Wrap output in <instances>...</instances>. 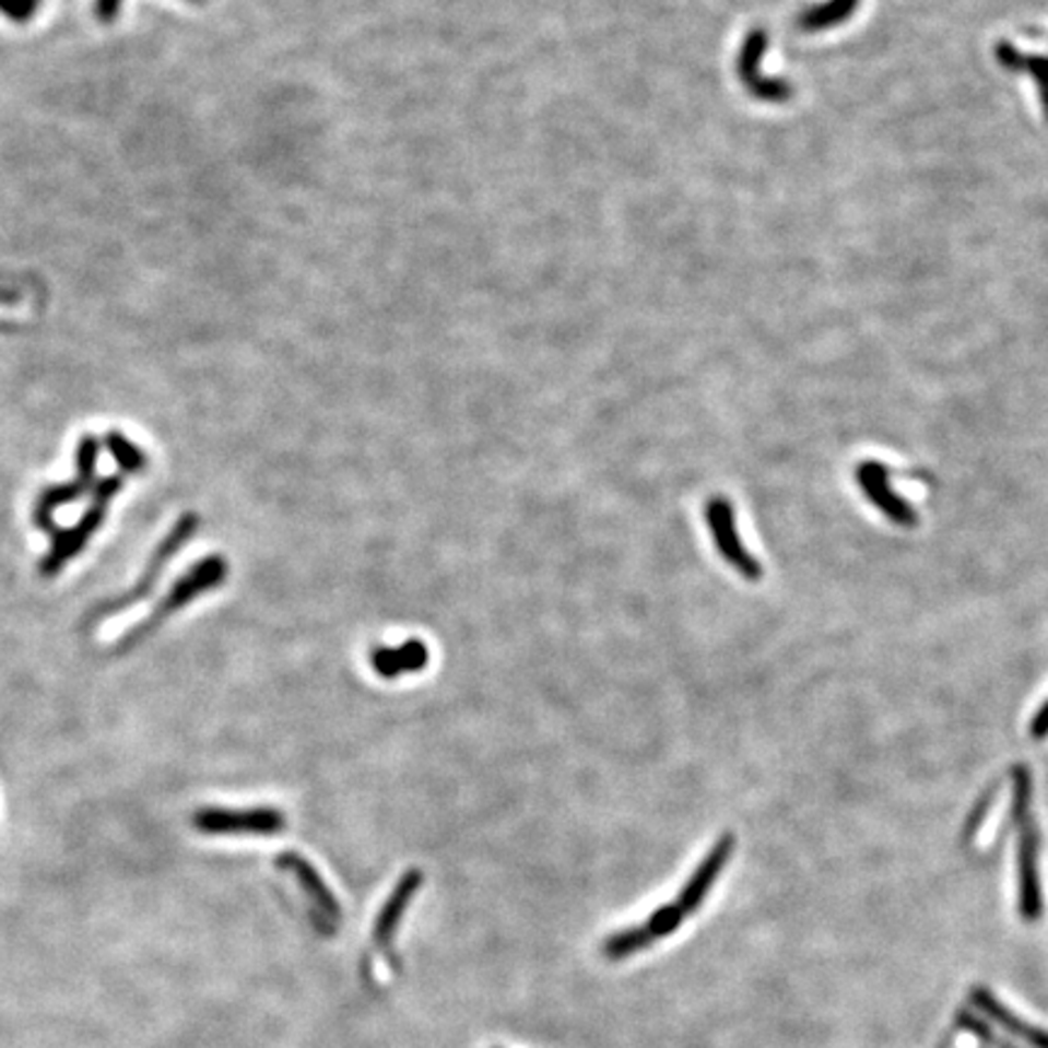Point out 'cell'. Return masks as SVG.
Returning <instances> with one entry per match:
<instances>
[{"label":"cell","instance_id":"obj_6","mask_svg":"<svg viewBox=\"0 0 1048 1048\" xmlns=\"http://www.w3.org/2000/svg\"><path fill=\"white\" fill-rule=\"evenodd\" d=\"M192 825L204 835H278L286 827V815L272 806L256 809H200Z\"/></svg>","mask_w":1048,"mask_h":1048},{"label":"cell","instance_id":"obj_18","mask_svg":"<svg viewBox=\"0 0 1048 1048\" xmlns=\"http://www.w3.org/2000/svg\"><path fill=\"white\" fill-rule=\"evenodd\" d=\"M685 918H687V915L682 912L678 903H670V906H660V908L650 912V918L646 922V930L653 934V940H658V937H670L672 932L680 928L682 922H685Z\"/></svg>","mask_w":1048,"mask_h":1048},{"label":"cell","instance_id":"obj_10","mask_svg":"<svg viewBox=\"0 0 1048 1048\" xmlns=\"http://www.w3.org/2000/svg\"><path fill=\"white\" fill-rule=\"evenodd\" d=\"M733 849H735V837L731 833L721 835L719 840L714 843V847L709 849V852H706L704 862L697 869H694V874L690 876L687 884L682 886V891H680L678 906L682 908V912L690 915L702 906L706 896H709L711 886L716 884V879H719L721 871L726 869L728 859H731V855H733Z\"/></svg>","mask_w":1048,"mask_h":1048},{"label":"cell","instance_id":"obj_17","mask_svg":"<svg viewBox=\"0 0 1048 1048\" xmlns=\"http://www.w3.org/2000/svg\"><path fill=\"white\" fill-rule=\"evenodd\" d=\"M650 942H653V934H650L646 928H626L614 932L612 937H607L602 944V952L607 958L612 962H622V958L634 956L636 952H641Z\"/></svg>","mask_w":1048,"mask_h":1048},{"label":"cell","instance_id":"obj_9","mask_svg":"<svg viewBox=\"0 0 1048 1048\" xmlns=\"http://www.w3.org/2000/svg\"><path fill=\"white\" fill-rule=\"evenodd\" d=\"M857 481L859 488L864 491L871 505L879 507L888 520L898 522L900 527H915L918 525V513L912 510V505L908 501H903L900 495L888 485V473L886 467L879 464V461H862L857 467Z\"/></svg>","mask_w":1048,"mask_h":1048},{"label":"cell","instance_id":"obj_14","mask_svg":"<svg viewBox=\"0 0 1048 1048\" xmlns=\"http://www.w3.org/2000/svg\"><path fill=\"white\" fill-rule=\"evenodd\" d=\"M968 998L970 1002H974L976 1010H980L984 1014H988V1017L1000 1024L1002 1029H1005L1008 1034L1012 1036H1017V1039H1022L1024 1044H1029L1034 1048H1048V1032L1046 1029H1039V1027H1034V1024H1027L1024 1020H1020L1017 1014H1014L1012 1010H1008L1005 1005H1002V1002L992 996L990 990L986 988H970L968 992Z\"/></svg>","mask_w":1048,"mask_h":1048},{"label":"cell","instance_id":"obj_16","mask_svg":"<svg viewBox=\"0 0 1048 1048\" xmlns=\"http://www.w3.org/2000/svg\"><path fill=\"white\" fill-rule=\"evenodd\" d=\"M105 447L125 473H143V471H146V467H149L146 451H143L139 445L131 443L127 435L117 433V429H109V433L105 435Z\"/></svg>","mask_w":1048,"mask_h":1048},{"label":"cell","instance_id":"obj_7","mask_svg":"<svg viewBox=\"0 0 1048 1048\" xmlns=\"http://www.w3.org/2000/svg\"><path fill=\"white\" fill-rule=\"evenodd\" d=\"M704 515H706V525H709V532L714 537V544L721 551L726 564L735 568L747 580L763 578V564H759V561L743 546V539L741 534H738L731 501L723 498V495H714V498H709V503H706Z\"/></svg>","mask_w":1048,"mask_h":1048},{"label":"cell","instance_id":"obj_2","mask_svg":"<svg viewBox=\"0 0 1048 1048\" xmlns=\"http://www.w3.org/2000/svg\"><path fill=\"white\" fill-rule=\"evenodd\" d=\"M228 578V564L224 556L212 554L204 556L202 561H197L192 568H187L182 576L173 582V588L163 594V600L156 604L146 620L139 622L137 626H131L129 632L119 638V644L115 646V653H127L134 646L156 632V628L168 620V616L178 614L185 610L187 604H192L197 598H202L204 592L222 588L224 580Z\"/></svg>","mask_w":1048,"mask_h":1048},{"label":"cell","instance_id":"obj_23","mask_svg":"<svg viewBox=\"0 0 1048 1048\" xmlns=\"http://www.w3.org/2000/svg\"><path fill=\"white\" fill-rule=\"evenodd\" d=\"M1032 735L1034 738H1044L1048 735V702L1041 706L1039 711H1036L1034 716V721H1032Z\"/></svg>","mask_w":1048,"mask_h":1048},{"label":"cell","instance_id":"obj_13","mask_svg":"<svg viewBox=\"0 0 1048 1048\" xmlns=\"http://www.w3.org/2000/svg\"><path fill=\"white\" fill-rule=\"evenodd\" d=\"M369 663L384 680H396L399 675H411V672H421L429 663V648L421 638H411V641L401 644L399 648L377 646L372 650Z\"/></svg>","mask_w":1048,"mask_h":1048},{"label":"cell","instance_id":"obj_12","mask_svg":"<svg viewBox=\"0 0 1048 1048\" xmlns=\"http://www.w3.org/2000/svg\"><path fill=\"white\" fill-rule=\"evenodd\" d=\"M278 867L286 869L290 874L299 881L302 891L308 896V900L321 910L326 918L330 920H340V903L333 896V891L326 886V881L318 874V869L308 862V859L299 852H282L278 857Z\"/></svg>","mask_w":1048,"mask_h":1048},{"label":"cell","instance_id":"obj_1","mask_svg":"<svg viewBox=\"0 0 1048 1048\" xmlns=\"http://www.w3.org/2000/svg\"><path fill=\"white\" fill-rule=\"evenodd\" d=\"M1012 823L1020 825V912L1024 922H1036L1044 912L1039 879V831L1032 819V772L1017 765L1012 769Z\"/></svg>","mask_w":1048,"mask_h":1048},{"label":"cell","instance_id":"obj_8","mask_svg":"<svg viewBox=\"0 0 1048 1048\" xmlns=\"http://www.w3.org/2000/svg\"><path fill=\"white\" fill-rule=\"evenodd\" d=\"M767 51V32L765 30H750L743 39V47L738 51L735 71L738 79L745 85V91L763 103H787L793 87L781 79H769L763 73V57Z\"/></svg>","mask_w":1048,"mask_h":1048},{"label":"cell","instance_id":"obj_5","mask_svg":"<svg viewBox=\"0 0 1048 1048\" xmlns=\"http://www.w3.org/2000/svg\"><path fill=\"white\" fill-rule=\"evenodd\" d=\"M97 455H101V439L95 435H83L75 445V476L66 483L47 485L35 501V510H32V522L37 529L47 534L57 532V522H54V513L63 505H71L81 501L83 495L93 493L95 488V469Z\"/></svg>","mask_w":1048,"mask_h":1048},{"label":"cell","instance_id":"obj_15","mask_svg":"<svg viewBox=\"0 0 1048 1048\" xmlns=\"http://www.w3.org/2000/svg\"><path fill=\"white\" fill-rule=\"evenodd\" d=\"M859 8V0H827L823 5H815L801 15L799 25L806 32H821L827 27H837L855 13Z\"/></svg>","mask_w":1048,"mask_h":1048},{"label":"cell","instance_id":"obj_20","mask_svg":"<svg viewBox=\"0 0 1048 1048\" xmlns=\"http://www.w3.org/2000/svg\"><path fill=\"white\" fill-rule=\"evenodd\" d=\"M956 1024H958V1027H962L964 1032L974 1034L976 1039H980L986 1046H992V1048H1017V1046H1012V1044H1008V1041H1002L1000 1036H998L996 1032H992L984 1020L976 1017V1014L970 1012V1010H962V1012H958V1014H956Z\"/></svg>","mask_w":1048,"mask_h":1048},{"label":"cell","instance_id":"obj_24","mask_svg":"<svg viewBox=\"0 0 1048 1048\" xmlns=\"http://www.w3.org/2000/svg\"><path fill=\"white\" fill-rule=\"evenodd\" d=\"M27 3H32V5H35V8L39 10V5H42V0H27Z\"/></svg>","mask_w":1048,"mask_h":1048},{"label":"cell","instance_id":"obj_11","mask_svg":"<svg viewBox=\"0 0 1048 1048\" xmlns=\"http://www.w3.org/2000/svg\"><path fill=\"white\" fill-rule=\"evenodd\" d=\"M423 886V871L421 869H408L405 874L399 879V884L393 886L389 893V898L381 906V912L377 922H374V942L379 946H389L393 942L396 928L403 918V912L411 906V900L415 898V893Z\"/></svg>","mask_w":1048,"mask_h":1048},{"label":"cell","instance_id":"obj_4","mask_svg":"<svg viewBox=\"0 0 1048 1048\" xmlns=\"http://www.w3.org/2000/svg\"><path fill=\"white\" fill-rule=\"evenodd\" d=\"M197 529H200V517H197L195 513H185L182 517H178V522L170 527V532L161 539V544H156V551L151 554L146 568H143V573H141V578L134 585H131V588L125 594H119V598L105 600V602L97 604L95 610L87 614V622L95 624L101 620H107V616L127 612L134 604H139L141 600H146L149 594L156 590V585L161 582L165 566L170 564V558L180 554V549L187 542H190V537L197 532Z\"/></svg>","mask_w":1048,"mask_h":1048},{"label":"cell","instance_id":"obj_21","mask_svg":"<svg viewBox=\"0 0 1048 1048\" xmlns=\"http://www.w3.org/2000/svg\"><path fill=\"white\" fill-rule=\"evenodd\" d=\"M0 13L8 20L17 22V25H25V22H30L32 15L37 13V8L27 3V0H0Z\"/></svg>","mask_w":1048,"mask_h":1048},{"label":"cell","instance_id":"obj_19","mask_svg":"<svg viewBox=\"0 0 1048 1048\" xmlns=\"http://www.w3.org/2000/svg\"><path fill=\"white\" fill-rule=\"evenodd\" d=\"M1017 73H1029L1034 79L1036 87H1039L1044 117L1048 121V57H1044V54H1024Z\"/></svg>","mask_w":1048,"mask_h":1048},{"label":"cell","instance_id":"obj_25","mask_svg":"<svg viewBox=\"0 0 1048 1048\" xmlns=\"http://www.w3.org/2000/svg\"><path fill=\"white\" fill-rule=\"evenodd\" d=\"M190 3H202V0H190Z\"/></svg>","mask_w":1048,"mask_h":1048},{"label":"cell","instance_id":"obj_22","mask_svg":"<svg viewBox=\"0 0 1048 1048\" xmlns=\"http://www.w3.org/2000/svg\"><path fill=\"white\" fill-rule=\"evenodd\" d=\"M121 10V0H95V15L103 22H113Z\"/></svg>","mask_w":1048,"mask_h":1048},{"label":"cell","instance_id":"obj_3","mask_svg":"<svg viewBox=\"0 0 1048 1048\" xmlns=\"http://www.w3.org/2000/svg\"><path fill=\"white\" fill-rule=\"evenodd\" d=\"M121 485H125V476H121V473L97 481L93 488V501L91 505H87V510L81 515V520L71 529H57V532L51 534V546L39 561V573L44 578L59 576L71 558L83 554L87 542H91V539L103 529L109 501H113L121 491Z\"/></svg>","mask_w":1048,"mask_h":1048}]
</instances>
